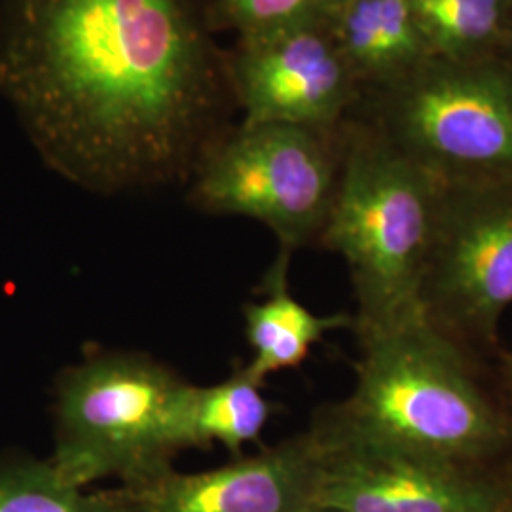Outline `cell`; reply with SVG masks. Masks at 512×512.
Returning <instances> with one entry per match:
<instances>
[{"mask_svg": "<svg viewBox=\"0 0 512 512\" xmlns=\"http://www.w3.org/2000/svg\"><path fill=\"white\" fill-rule=\"evenodd\" d=\"M200 0H2L0 99L99 194L192 175L236 103Z\"/></svg>", "mask_w": 512, "mask_h": 512, "instance_id": "obj_1", "label": "cell"}, {"mask_svg": "<svg viewBox=\"0 0 512 512\" xmlns=\"http://www.w3.org/2000/svg\"><path fill=\"white\" fill-rule=\"evenodd\" d=\"M357 380L315 423L340 439L473 467L512 442V418L476 380L467 349L425 315L359 336Z\"/></svg>", "mask_w": 512, "mask_h": 512, "instance_id": "obj_2", "label": "cell"}, {"mask_svg": "<svg viewBox=\"0 0 512 512\" xmlns=\"http://www.w3.org/2000/svg\"><path fill=\"white\" fill-rule=\"evenodd\" d=\"M442 177L387 137L353 133L319 243L348 264L357 336L423 317ZM427 317V315H425Z\"/></svg>", "mask_w": 512, "mask_h": 512, "instance_id": "obj_3", "label": "cell"}, {"mask_svg": "<svg viewBox=\"0 0 512 512\" xmlns=\"http://www.w3.org/2000/svg\"><path fill=\"white\" fill-rule=\"evenodd\" d=\"M186 384L145 353H88L57 378L50 463L76 488L109 478L131 486L173 469Z\"/></svg>", "mask_w": 512, "mask_h": 512, "instance_id": "obj_4", "label": "cell"}, {"mask_svg": "<svg viewBox=\"0 0 512 512\" xmlns=\"http://www.w3.org/2000/svg\"><path fill=\"white\" fill-rule=\"evenodd\" d=\"M334 135L241 122L203 152L188 200L203 213L262 222L293 253L317 241L329 217L344 154Z\"/></svg>", "mask_w": 512, "mask_h": 512, "instance_id": "obj_5", "label": "cell"}, {"mask_svg": "<svg viewBox=\"0 0 512 512\" xmlns=\"http://www.w3.org/2000/svg\"><path fill=\"white\" fill-rule=\"evenodd\" d=\"M421 306L459 346H495L512 306V175L442 177Z\"/></svg>", "mask_w": 512, "mask_h": 512, "instance_id": "obj_6", "label": "cell"}, {"mask_svg": "<svg viewBox=\"0 0 512 512\" xmlns=\"http://www.w3.org/2000/svg\"><path fill=\"white\" fill-rule=\"evenodd\" d=\"M385 137L440 177L512 175V69L429 59L399 82Z\"/></svg>", "mask_w": 512, "mask_h": 512, "instance_id": "obj_7", "label": "cell"}, {"mask_svg": "<svg viewBox=\"0 0 512 512\" xmlns=\"http://www.w3.org/2000/svg\"><path fill=\"white\" fill-rule=\"evenodd\" d=\"M224 57L245 124L332 131L359 88L332 27L239 37Z\"/></svg>", "mask_w": 512, "mask_h": 512, "instance_id": "obj_8", "label": "cell"}, {"mask_svg": "<svg viewBox=\"0 0 512 512\" xmlns=\"http://www.w3.org/2000/svg\"><path fill=\"white\" fill-rule=\"evenodd\" d=\"M319 444L315 509L334 512H507V495L473 467L340 439L313 423Z\"/></svg>", "mask_w": 512, "mask_h": 512, "instance_id": "obj_9", "label": "cell"}, {"mask_svg": "<svg viewBox=\"0 0 512 512\" xmlns=\"http://www.w3.org/2000/svg\"><path fill=\"white\" fill-rule=\"evenodd\" d=\"M319 444L308 429L202 473L162 475L124 486L137 512H304L315 509Z\"/></svg>", "mask_w": 512, "mask_h": 512, "instance_id": "obj_10", "label": "cell"}, {"mask_svg": "<svg viewBox=\"0 0 512 512\" xmlns=\"http://www.w3.org/2000/svg\"><path fill=\"white\" fill-rule=\"evenodd\" d=\"M291 251L281 249L264 279V298L243 308L245 338L253 349L247 370L256 380L298 368L330 330L353 327V315H315L289 289Z\"/></svg>", "mask_w": 512, "mask_h": 512, "instance_id": "obj_11", "label": "cell"}, {"mask_svg": "<svg viewBox=\"0 0 512 512\" xmlns=\"http://www.w3.org/2000/svg\"><path fill=\"white\" fill-rule=\"evenodd\" d=\"M332 33L359 82L399 84L433 59L410 0H348Z\"/></svg>", "mask_w": 512, "mask_h": 512, "instance_id": "obj_12", "label": "cell"}, {"mask_svg": "<svg viewBox=\"0 0 512 512\" xmlns=\"http://www.w3.org/2000/svg\"><path fill=\"white\" fill-rule=\"evenodd\" d=\"M264 382L247 366L236 368L217 385L186 384L175 416V446L188 448L222 444L239 456L247 442L260 439L272 418V404L262 395Z\"/></svg>", "mask_w": 512, "mask_h": 512, "instance_id": "obj_13", "label": "cell"}, {"mask_svg": "<svg viewBox=\"0 0 512 512\" xmlns=\"http://www.w3.org/2000/svg\"><path fill=\"white\" fill-rule=\"evenodd\" d=\"M0 512H137L124 486L76 488L50 459L27 454L0 456Z\"/></svg>", "mask_w": 512, "mask_h": 512, "instance_id": "obj_14", "label": "cell"}, {"mask_svg": "<svg viewBox=\"0 0 512 512\" xmlns=\"http://www.w3.org/2000/svg\"><path fill=\"white\" fill-rule=\"evenodd\" d=\"M421 35L437 59H480L503 33L507 0H410Z\"/></svg>", "mask_w": 512, "mask_h": 512, "instance_id": "obj_15", "label": "cell"}, {"mask_svg": "<svg viewBox=\"0 0 512 512\" xmlns=\"http://www.w3.org/2000/svg\"><path fill=\"white\" fill-rule=\"evenodd\" d=\"M348 0H209L211 27L239 37L268 35L298 27H332Z\"/></svg>", "mask_w": 512, "mask_h": 512, "instance_id": "obj_16", "label": "cell"}, {"mask_svg": "<svg viewBox=\"0 0 512 512\" xmlns=\"http://www.w3.org/2000/svg\"><path fill=\"white\" fill-rule=\"evenodd\" d=\"M501 370H503V378L512 389V351L501 353Z\"/></svg>", "mask_w": 512, "mask_h": 512, "instance_id": "obj_17", "label": "cell"}, {"mask_svg": "<svg viewBox=\"0 0 512 512\" xmlns=\"http://www.w3.org/2000/svg\"><path fill=\"white\" fill-rule=\"evenodd\" d=\"M304 512H334V511H323V509H310V511H304Z\"/></svg>", "mask_w": 512, "mask_h": 512, "instance_id": "obj_18", "label": "cell"}, {"mask_svg": "<svg viewBox=\"0 0 512 512\" xmlns=\"http://www.w3.org/2000/svg\"><path fill=\"white\" fill-rule=\"evenodd\" d=\"M509 2V6H512V0H507Z\"/></svg>", "mask_w": 512, "mask_h": 512, "instance_id": "obj_19", "label": "cell"}]
</instances>
